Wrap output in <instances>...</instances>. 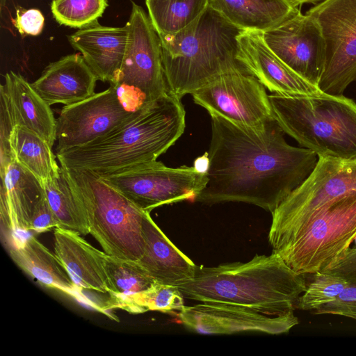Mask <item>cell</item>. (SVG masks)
<instances>
[{
    "instance_id": "cell-1",
    "label": "cell",
    "mask_w": 356,
    "mask_h": 356,
    "mask_svg": "<svg viewBox=\"0 0 356 356\" xmlns=\"http://www.w3.org/2000/svg\"><path fill=\"white\" fill-rule=\"evenodd\" d=\"M208 181L195 201L242 202L270 213L310 175L317 155L289 145L273 119L250 127L210 114Z\"/></svg>"
},
{
    "instance_id": "cell-2",
    "label": "cell",
    "mask_w": 356,
    "mask_h": 356,
    "mask_svg": "<svg viewBox=\"0 0 356 356\" xmlns=\"http://www.w3.org/2000/svg\"><path fill=\"white\" fill-rule=\"evenodd\" d=\"M186 111L181 99L168 92L84 145L56 153L60 166L90 170L99 177L156 161L183 134Z\"/></svg>"
},
{
    "instance_id": "cell-3",
    "label": "cell",
    "mask_w": 356,
    "mask_h": 356,
    "mask_svg": "<svg viewBox=\"0 0 356 356\" xmlns=\"http://www.w3.org/2000/svg\"><path fill=\"white\" fill-rule=\"evenodd\" d=\"M306 287L305 275L273 252L245 263L197 266L194 278L177 286L186 299L238 305L273 316L293 312Z\"/></svg>"
},
{
    "instance_id": "cell-4",
    "label": "cell",
    "mask_w": 356,
    "mask_h": 356,
    "mask_svg": "<svg viewBox=\"0 0 356 356\" xmlns=\"http://www.w3.org/2000/svg\"><path fill=\"white\" fill-rule=\"evenodd\" d=\"M241 31L208 4L184 29L159 35L168 92L181 99L222 73L245 70L236 58Z\"/></svg>"
},
{
    "instance_id": "cell-5",
    "label": "cell",
    "mask_w": 356,
    "mask_h": 356,
    "mask_svg": "<svg viewBox=\"0 0 356 356\" xmlns=\"http://www.w3.org/2000/svg\"><path fill=\"white\" fill-rule=\"evenodd\" d=\"M283 131L318 158L356 159V103L341 95H268Z\"/></svg>"
},
{
    "instance_id": "cell-6",
    "label": "cell",
    "mask_w": 356,
    "mask_h": 356,
    "mask_svg": "<svg viewBox=\"0 0 356 356\" xmlns=\"http://www.w3.org/2000/svg\"><path fill=\"white\" fill-rule=\"evenodd\" d=\"M66 170L88 222L89 234L113 257L138 261L144 253L141 209L95 173Z\"/></svg>"
},
{
    "instance_id": "cell-7",
    "label": "cell",
    "mask_w": 356,
    "mask_h": 356,
    "mask_svg": "<svg viewBox=\"0 0 356 356\" xmlns=\"http://www.w3.org/2000/svg\"><path fill=\"white\" fill-rule=\"evenodd\" d=\"M356 237V192L328 204L289 237L271 246L297 274L323 270Z\"/></svg>"
},
{
    "instance_id": "cell-8",
    "label": "cell",
    "mask_w": 356,
    "mask_h": 356,
    "mask_svg": "<svg viewBox=\"0 0 356 356\" xmlns=\"http://www.w3.org/2000/svg\"><path fill=\"white\" fill-rule=\"evenodd\" d=\"M356 192V159L318 158L307 178L271 212V246L282 241L333 201Z\"/></svg>"
},
{
    "instance_id": "cell-9",
    "label": "cell",
    "mask_w": 356,
    "mask_h": 356,
    "mask_svg": "<svg viewBox=\"0 0 356 356\" xmlns=\"http://www.w3.org/2000/svg\"><path fill=\"white\" fill-rule=\"evenodd\" d=\"M100 177L148 212L165 204L195 201L208 181L207 173L193 166L170 168L156 160Z\"/></svg>"
},
{
    "instance_id": "cell-10",
    "label": "cell",
    "mask_w": 356,
    "mask_h": 356,
    "mask_svg": "<svg viewBox=\"0 0 356 356\" xmlns=\"http://www.w3.org/2000/svg\"><path fill=\"white\" fill-rule=\"evenodd\" d=\"M306 14L318 23L325 45L318 88L341 95L356 81V0H325Z\"/></svg>"
},
{
    "instance_id": "cell-11",
    "label": "cell",
    "mask_w": 356,
    "mask_h": 356,
    "mask_svg": "<svg viewBox=\"0 0 356 356\" xmlns=\"http://www.w3.org/2000/svg\"><path fill=\"white\" fill-rule=\"evenodd\" d=\"M191 95L209 114L239 125L255 127L274 119L266 88L243 69L222 73Z\"/></svg>"
},
{
    "instance_id": "cell-12",
    "label": "cell",
    "mask_w": 356,
    "mask_h": 356,
    "mask_svg": "<svg viewBox=\"0 0 356 356\" xmlns=\"http://www.w3.org/2000/svg\"><path fill=\"white\" fill-rule=\"evenodd\" d=\"M126 23L128 39L124 57L115 79L110 84L136 88L147 102L168 92L162 60L160 38L144 9L131 1Z\"/></svg>"
},
{
    "instance_id": "cell-13",
    "label": "cell",
    "mask_w": 356,
    "mask_h": 356,
    "mask_svg": "<svg viewBox=\"0 0 356 356\" xmlns=\"http://www.w3.org/2000/svg\"><path fill=\"white\" fill-rule=\"evenodd\" d=\"M177 316L187 330L201 334L244 332L280 334L299 323L293 312L273 316L245 306L216 302L184 306Z\"/></svg>"
},
{
    "instance_id": "cell-14",
    "label": "cell",
    "mask_w": 356,
    "mask_h": 356,
    "mask_svg": "<svg viewBox=\"0 0 356 356\" xmlns=\"http://www.w3.org/2000/svg\"><path fill=\"white\" fill-rule=\"evenodd\" d=\"M134 113L124 107L111 84L82 101L65 105L56 119V153L104 136Z\"/></svg>"
},
{
    "instance_id": "cell-15",
    "label": "cell",
    "mask_w": 356,
    "mask_h": 356,
    "mask_svg": "<svg viewBox=\"0 0 356 356\" xmlns=\"http://www.w3.org/2000/svg\"><path fill=\"white\" fill-rule=\"evenodd\" d=\"M270 50L300 76L318 87L325 45L320 27L300 11L280 25L261 32Z\"/></svg>"
},
{
    "instance_id": "cell-16",
    "label": "cell",
    "mask_w": 356,
    "mask_h": 356,
    "mask_svg": "<svg viewBox=\"0 0 356 356\" xmlns=\"http://www.w3.org/2000/svg\"><path fill=\"white\" fill-rule=\"evenodd\" d=\"M237 40V60L270 92L287 96L322 93L317 86L295 72L270 50L261 32L243 31Z\"/></svg>"
},
{
    "instance_id": "cell-17",
    "label": "cell",
    "mask_w": 356,
    "mask_h": 356,
    "mask_svg": "<svg viewBox=\"0 0 356 356\" xmlns=\"http://www.w3.org/2000/svg\"><path fill=\"white\" fill-rule=\"evenodd\" d=\"M0 174L1 233L9 245L17 235L31 230L33 210L45 193L40 181L16 161Z\"/></svg>"
},
{
    "instance_id": "cell-18",
    "label": "cell",
    "mask_w": 356,
    "mask_h": 356,
    "mask_svg": "<svg viewBox=\"0 0 356 356\" xmlns=\"http://www.w3.org/2000/svg\"><path fill=\"white\" fill-rule=\"evenodd\" d=\"M98 80L113 82L120 70L127 44L128 29L107 26L97 21L67 36Z\"/></svg>"
},
{
    "instance_id": "cell-19",
    "label": "cell",
    "mask_w": 356,
    "mask_h": 356,
    "mask_svg": "<svg viewBox=\"0 0 356 356\" xmlns=\"http://www.w3.org/2000/svg\"><path fill=\"white\" fill-rule=\"evenodd\" d=\"M97 80L82 55L76 53L49 63L31 85L49 105H69L92 95Z\"/></svg>"
},
{
    "instance_id": "cell-20",
    "label": "cell",
    "mask_w": 356,
    "mask_h": 356,
    "mask_svg": "<svg viewBox=\"0 0 356 356\" xmlns=\"http://www.w3.org/2000/svg\"><path fill=\"white\" fill-rule=\"evenodd\" d=\"M149 213L143 218L144 253L138 264L160 284L177 287L192 280L197 266L170 241Z\"/></svg>"
},
{
    "instance_id": "cell-21",
    "label": "cell",
    "mask_w": 356,
    "mask_h": 356,
    "mask_svg": "<svg viewBox=\"0 0 356 356\" xmlns=\"http://www.w3.org/2000/svg\"><path fill=\"white\" fill-rule=\"evenodd\" d=\"M81 235L69 229L55 228L54 253L79 289L108 293L104 252L91 245Z\"/></svg>"
},
{
    "instance_id": "cell-22",
    "label": "cell",
    "mask_w": 356,
    "mask_h": 356,
    "mask_svg": "<svg viewBox=\"0 0 356 356\" xmlns=\"http://www.w3.org/2000/svg\"><path fill=\"white\" fill-rule=\"evenodd\" d=\"M13 261L41 284L83 301L82 293L55 253L34 236L17 238L8 245Z\"/></svg>"
},
{
    "instance_id": "cell-23",
    "label": "cell",
    "mask_w": 356,
    "mask_h": 356,
    "mask_svg": "<svg viewBox=\"0 0 356 356\" xmlns=\"http://www.w3.org/2000/svg\"><path fill=\"white\" fill-rule=\"evenodd\" d=\"M1 84L6 93L16 126H22L53 147L56 119L49 105L22 75L13 71Z\"/></svg>"
},
{
    "instance_id": "cell-24",
    "label": "cell",
    "mask_w": 356,
    "mask_h": 356,
    "mask_svg": "<svg viewBox=\"0 0 356 356\" xmlns=\"http://www.w3.org/2000/svg\"><path fill=\"white\" fill-rule=\"evenodd\" d=\"M209 5L242 31L264 32L297 15L286 0H209Z\"/></svg>"
},
{
    "instance_id": "cell-25",
    "label": "cell",
    "mask_w": 356,
    "mask_h": 356,
    "mask_svg": "<svg viewBox=\"0 0 356 356\" xmlns=\"http://www.w3.org/2000/svg\"><path fill=\"white\" fill-rule=\"evenodd\" d=\"M15 160L32 173L42 184L55 177L60 166L51 146L45 140L22 126H16L10 137Z\"/></svg>"
},
{
    "instance_id": "cell-26",
    "label": "cell",
    "mask_w": 356,
    "mask_h": 356,
    "mask_svg": "<svg viewBox=\"0 0 356 356\" xmlns=\"http://www.w3.org/2000/svg\"><path fill=\"white\" fill-rule=\"evenodd\" d=\"M47 201L60 227L81 235L89 234L83 207L72 186L66 170L60 166L58 173L44 185Z\"/></svg>"
},
{
    "instance_id": "cell-27",
    "label": "cell",
    "mask_w": 356,
    "mask_h": 356,
    "mask_svg": "<svg viewBox=\"0 0 356 356\" xmlns=\"http://www.w3.org/2000/svg\"><path fill=\"white\" fill-rule=\"evenodd\" d=\"M184 299L177 286L154 282L145 291L122 298H110L103 311L119 308L133 314L147 311L170 314L183 309Z\"/></svg>"
},
{
    "instance_id": "cell-28",
    "label": "cell",
    "mask_w": 356,
    "mask_h": 356,
    "mask_svg": "<svg viewBox=\"0 0 356 356\" xmlns=\"http://www.w3.org/2000/svg\"><path fill=\"white\" fill-rule=\"evenodd\" d=\"M148 15L158 35L177 33L196 19L209 0H145Z\"/></svg>"
},
{
    "instance_id": "cell-29",
    "label": "cell",
    "mask_w": 356,
    "mask_h": 356,
    "mask_svg": "<svg viewBox=\"0 0 356 356\" xmlns=\"http://www.w3.org/2000/svg\"><path fill=\"white\" fill-rule=\"evenodd\" d=\"M111 298H122L149 289L156 282L137 261L103 254Z\"/></svg>"
},
{
    "instance_id": "cell-30",
    "label": "cell",
    "mask_w": 356,
    "mask_h": 356,
    "mask_svg": "<svg viewBox=\"0 0 356 356\" xmlns=\"http://www.w3.org/2000/svg\"><path fill=\"white\" fill-rule=\"evenodd\" d=\"M313 275L312 282L298 298L296 309L313 312L334 301L349 284L347 280L330 272L319 271Z\"/></svg>"
},
{
    "instance_id": "cell-31",
    "label": "cell",
    "mask_w": 356,
    "mask_h": 356,
    "mask_svg": "<svg viewBox=\"0 0 356 356\" xmlns=\"http://www.w3.org/2000/svg\"><path fill=\"white\" fill-rule=\"evenodd\" d=\"M107 6V0H53L51 10L59 24L81 29L97 21Z\"/></svg>"
},
{
    "instance_id": "cell-32",
    "label": "cell",
    "mask_w": 356,
    "mask_h": 356,
    "mask_svg": "<svg viewBox=\"0 0 356 356\" xmlns=\"http://www.w3.org/2000/svg\"><path fill=\"white\" fill-rule=\"evenodd\" d=\"M16 127L9 102L2 85L0 88V172L15 158L10 147V137Z\"/></svg>"
},
{
    "instance_id": "cell-33",
    "label": "cell",
    "mask_w": 356,
    "mask_h": 356,
    "mask_svg": "<svg viewBox=\"0 0 356 356\" xmlns=\"http://www.w3.org/2000/svg\"><path fill=\"white\" fill-rule=\"evenodd\" d=\"M314 314H334L356 320V283H349L332 302L312 312Z\"/></svg>"
},
{
    "instance_id": "cell-34",
    "label": "cell",
    "mask_w": 356,
    "mask_h": 356,
    "mask_svg": "<svg viewBox=\"0 0 356 356\" xmlns=\"http://www.w3.org/2000/svg\"><path fill=\"white\" fill-rule=\"evenodd\" d=\"M13 23L18 31L24 35H38L41 33L44 17L42 13L35 8L17 10Z\"/></svg>"
},
{
    "instance_id": "cell-35",
    "label": "cell",
    "mask_w": 356,
    "mask_h": 356,
    "mask_svg": "<svg viewBox=\"0 0 356 356\" xmlns=\"http://www.w3.org/2000/svg\"><path fill=\"white\" fill-rule=\"evenodd\" d=\"M58 227H60V223L44 194L33 210L31 219V230L42 233Z\"/></svg>"
},
{
    "instance_id": "cell-36",
    "label": "cell",
    "mask_w": 356,
    "mask_h": 356,
    "mask_svg": "<svg viewBox=\"0 0 356 356\" xmlns=\"http://www.w3.org/2000/svg\"><path fill=\"white\" fill-rule=\"evenodd\" d=\"M321 271L337 274L349 283H356V248L349 247Z\"/></svg>"
},
{
    "instance_id": "cell-37",
    "label": "cell",
    "mask_w": 356,
    "mask_h": 356,
    "mask_svg": "<svg viewBox=\"0 0 356 356\" xmlns=\"http://www.w3.org/2000/svg\"><path fill=\"white\" fill-rule=\"evenodd\" d=\"M210 165V160L208 152H206L203 155L198 156L195 159L193 163V167L198 172L202 173H207Z\"/></svg>"
},
{
    "instance_id": "cell-38",
    "label": "cell",
    "mask_w": 356,
    "mask_h": 356,
    "mask_svg": "<svg viewBox=\"0 0 356 356\" xmlns=\"http://www.w3.org/2000/svg\"><path fill=\"white\" fill-rule=\"evenodd\" d=\"M288 3H289L291 6L294 7H298V6H301L303 3H312V4H318L325 0H286Z\"/></svg>"
},
{
    "instance_id": "cell-39",
    "label": "cell",
    "mask_w": 356,
    "mask_h": 356,
    "mask_svg": "<svg viewBox=\"0 0 356 356\" xmlns=\"http://www.w3.org/2000/svg\"><path fill=\"white\" fill-rule=\"evenodd\" d=\"M354 241L355 242V244H356V237H355V238Z\"/></svg>"
}]
</instances>
